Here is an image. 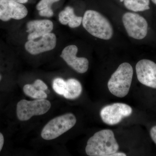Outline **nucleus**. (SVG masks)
I'll return each mask as SVG.
<instances>
[{"label": "nucleus", "mask_w": 156, "mask_h": 156, "mask_svg": "<svg viewBox=\"0 0 156 156\" xmlns=\"http://www.w3.org/2000/svg\"><path fill=\"white\" fill-rule=\"evenodd\" d=\"M119 148L113 132L105 129L96 132L89 138L86 152L89 156H109L116 152Z\"/></svg>", "instance_id": "1"}, {"label": "nucleus", "mask_w": 156, "mask_h": 156, "mask_svg": "<svg viewBox=\"0 0 156 156\" xmlns=\"http://www.w3.org/2000/svg\"><path fill=\"white\" fill-rule=\"evenodd\" d=\"M82 23L84 28L95 37L109 40L113 35V29L108 19L98 11L91 10L86 11Z\"/></svg>", "instance_id": "2"}, {"label": "nucleus", "mask_w": 156, "mask_h": 156, "mask_svg": "<svg viewBox=\"0 0 156 156\" xmlns=\"http://www.w3.org/2000/svg\"><path fill=\"white\" fill-rule=\"evenodd\" d=\"M133 75V69L131 64L124 62L120 65L108 83L110 92L117 97H125L130 90Z\"/></svg>", "instance_id": "3"}, {"label": "nucleus", "mask_w": 156, "mask_h": 156, "mask_svg": "<svg viewBox=\"0 0 156 156\" xmlns=\"http://www.w3.org/2000/svg\"><path fill=\"white\" fill-rule=\"evenodd\" d=\"M76 123L75 116L72 113L56 117L50 120L44 127L41 135L46 140L55 139L72 128Z\"/></svg>", "instance_id": "4"}, {"label": "nucleus", "mask_w": 156, "mask_h": 156, "mask_svg": "<svg viewBox=\"0 0 156 156\" xmlns=\"http://www.w3.org/2000/svg\"><path fill=\"white\" fill-rule=\"evenodd\" d=\"M51 104L45 99L20 100L17 104V115L20 121H26L34 116L45 114L50 110Z\"/></svg>", "instance_id": "5"}, {"label": "nucleus", "mask_w": 156, "mask_h": 156, "mask_svg": "<svg viewBox=\"0 0 156 156\" xmlns=\"http://www.w3.org/2000/svg\"><path fill=\"white\" fill-rule=\"evenodd\" d=\"M122 21L129 37L136 40H142L147 35V21L139 14L127 12L123 15Z\"/></svg>", "instance_id": "6"}, {"label": "nucleus", "mask_w": 156, "mask_h": 156, "mask_svg": "<svg viewBox=\"0 0 156 156\" xmlns=\"http://www.w3.org/2000/svg\"><path fill=\"white\" fill-rule=\"evenodd\" d=\"M132 109L126 104L115 103L104 107L100 112L104 122L113 126L120 122L125 117L132 114Z\"/></svg>", "instance_id": "7"}, {"label": "nucleus", "mask_w": 156, "mask_h": 156, "mask_svg": "<svg viewBox=\"0 0 156 156\" xmlns=\"http://www.w3.org/2000/svg\"><path fill=\"white\" fill-rule=\"evenodd\" d=\"M28 10L23 4L14 0H0V20L8 21L11 19L19 20L25 18Z\"/></svg>", "instance_id": "8"}, {"label": "nucleus", "mask_w": 156, "mask_h": 156, "mask_svg": "<svg viewBox=\"0 0 156 156\" xmlns=\"http://www.w3.org/2000/svg\"><path fill=\"white\" fill-rule=\"evenodd\" d=\"M138 81L144 86L156 89V64L148 59L140 60L136 65Z\"/></svg>", "instance_id": "9"}, {"label": "nucleus", "mask_w": 156, "mask_h": 156, "mask_svg": "<svg viewBox=\"0 0 156 156\" xmlns=\"http://www.w3.org/2000/svg\"><path fill=\"white\" fill-rule=\"evenodd\" d=\"M78 50V48L76 45H69L63 49L60 56L77 72L84 73L87 72L89 69V60L84 57H77Z\"/></svg>", "instance_id": "10"}, {"label": "nucleus", "mask_w": 156, "mask_h": 156, "mask_svg": "<svg viewBox=\"0 0 156 156\" xmlns=\"http://www.w3.org/2000/svg\"><path fill=\"white\" fill-rule=\"evenodd\" d=\"M40 38L37 41L28 40L26 43V50L31 55H38L50 51L56 47V37L55 34L50 33Z\"/></svg>", "instance_id": "11"}, {"label": "nucleus", "mask_w": 156, "mask_h": 156, "mask_svg": "<svg viewBox=\"0 0 156 156\" xmlns=\"http://www.w3.org/2000/svg\"><path fill=\"white\" fill-rule=\"evenodd\" d=\"M28 40H35L50 33L53 28V23L49 20H31L27 24Z\"/></svg>", "instance_id": "12"}, {"label": "nucleus", "mask_w": 156, "mask_h": 156, "mask_svg": "<svg viewBox=\"0 0 156 156\" xmlns=\"http://www.w3.org/2000/svg\"><path fill=\"white\" fill-rule=\"evenodd\" d=\"M58 20L61 24H68L71 28H74L81 25L83 17L77 16L73 9L70 6H67L58 14Z\"/></svg>", "instance_id": "13"}, {"label": "nucleus", "mask_w": 156, "mask_h": 156, "mask_svg": "<svg viewBox=\"0 0 156 156\" xmlns=\"http://www.w3.org/2000/svg\"><path fill=\"white\" fill-rule=\"evenodd\" d=\"M66 82V88L63 96L69 99H74L80 95L82 86L80 83L75 79H70Z\"/></svg>", "instance_id": "14"}, {"label": "nucleus", "mask_w": 156, "mask_h": 156, "mask_svg": "<svg viewBox=\"0 0 156 156\" xmlns=\"http://www.w3.org/2000/svg\"><path fill=\"white\" fill-rule=\"evenodd\" d=\"M125 7L130 11L138 12L150 9V0H124Z\"/></svg>", "instance_id": "15"}, {"label": "nucleus", "mask_w": 156, "mask_h": 156, "mask_svg": "<svg viewBox=\"0 0 156 156\" xmlns=\"http://www.w3.org/2000/svg\"><path fill=\"white\" fill-rule=\"evenodd\" d=\"M23 91L26 95L35 99H46L48 97V94L45 91L37 89L32 84L25 85L23 88Z\"/></svg>", "instance_id": "16"}, {"label": "nucleus", "mask_w": 156, "mask_h": 156, "mask_svg": "<svg viewBox=\"0 0 156 156\" xmlns=\"http://www.w3.org/2000/svg\"><path fill=\"white\" fill-rule=\"evenodd\" d=\"M66 82L61 78H56L53 80V88L56 93L63 95L66 88Z\"/></svg>", "instance_id": "17"}, {"label": "nucleus", "mask_w": 156, "mask_h": 156, "mask_svg": "<svg viewBox=\"0 0 156 156\" xmlns=\"http://www.w3.org/2000/svg\"><path fill=\"white\" fill-rule=\"evenodd\" d=\"M59 1L60 0H41L37 4L36 9L38 11H41L47 7H51L52 4Z\"/></svg>", "instance_id": "18"}, {"label": "nucleus", "mask_w": 156, "mask_h": 156, "mask_svg": "<svg viewBox=\"0 0 156 156\" xmlns=\"http://www.w3.org/2000/svg\"><path fill=\"white\" fill-rule=\"evenodd\" d=\"M32 85L35 88L39 90L45 91L46 92V91H48V86L41 80L39 79L36 80Z\"/></svg>", "instance_id": "19"}, {"label": "nucleus", "mask_w": 156, "mask_h": 156, "mask_svg": "<svg viewBox=\"0 0 156 156\" xmlns=\"http://www.w3.org/2000/svg\"><path fill=\"white\" fill-rule=\"evenodd\" d=\"M39 14L42 17H51L53 16V11L51 7H47L40 11Z\"/></svg>", "instance_id": "20"}, {"label": "nucleus", "mask_w": 156, "mask_h": 156, "mask_svg": "<svg viewBox=\"0 0 156 156\" xmlns=\"http://www.w3.org/2000/svg\"><path fill=\"white\" fill-rule=\"evenodd\" d=\"M151 137L156 144V126H154L151 129L150 131Z\"/></svg>", "instance_id": "21"}, {"label": "nucleus", "mask_w": 156, "mask_h": 156, "mask_svg": "<svg viewBox=\"0 0 156 156\" xmlns=\"http://www.w3.org/2000/svg\"><path fill=\"white\" fill-rule=\"evenodd\" d=\"M4 144V136L2 133L0 132V152L2 151V149L3 145Z\"/></svg>", "instance_id": "22"}, {"label": "nucleus", "mask_w": 156, "mask_h": 156, "mask_svg": "<svg viewBox=\"0 0 156 156\" xmlns=\"http://www.w3.org/2000/svg\"><path fill=\"white\" fill-rule=\"evenodd\" d=\"M126 154L123 153H117L112 154L110 156H126Z\"/></svg>", "instance_id": "23"}, {"label": "nucleus", "mask_w": 156, "mask_h": 156, "mask_svg": "<svg viewBox=\"0 0 156 156\" xmlns=\"http://www.w3.org/2000/svg\"><path fill=\"white\" fill-rule=\"evenodd\" d=\"M15 2H17L20 4H25L28 2V0H14Z\"/></svg>", "instance_id": "24"}, {"label": "nucleus", "mask_w": 156, "mask_h": 156, "mask_svg": "<svg viewBox=\"0 0 156 156\" xmlns=\"http://www.w3.org/2000/svg\"><path fill=\"white\" fill-rule=\"evenodd\" d=\"M152 2L156 5V0H151Z\"/></svg>", "instance_id": "25"}, {"label": "nucleus", "mask_w": 156, "mask_h": 156, "mask_svg": "<svg viewBox=\"0 0 156 156\" xmlns=\"http://www.w3.org/2000/svg\"><path fill=\"white\" fill-rule=\"evenodd\" d=\"M2 76H1V75H0V81H1V80H2Z\"/></svg>", "instance_id": "26"}]
</instances>
